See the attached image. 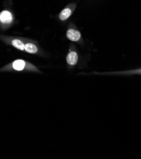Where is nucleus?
<instances>
[{
    "label": "nucleus",
    "instance_id": "nucleus-1",
    "mask_svg": "<svg viewBox=\"0 0 141 159\" xmlns=\"http://www.w3.org/2000/svg\"><path fill=\"white\" fill-rule=\"evenodd\" d=\"M67 36L69 40L76 42L81 39V34L79 31L75 30L73 29H70L67 31Z\"/></svg>",
    "mask_w": 141,
    "mask_h": 159
},
{
    "label": "nucleus",
    "instance_id": "nucleus-2",
    "mask_svg": "<svg viewBox=\"0 0 141 159\" xmlns=\"http://www.w3.org/2000/svg\"><path fill=\"white\" fill-rule=\"evenodd\" d=\"M11 67L14 70L22 71L27 67V63L22 60H17L12 63Z\"/></svg>",
    "mask_w": 141,
    "mask_h": 159
},
{
    "label": "nucleus",
    "instance_id": "nucleus-3",
    "mask_svg": "<svg viewBox=\"0 0 141 159\" xmlns=\"http://www.w3.org/2000/svg\"><path fill=\"white\" fill-rule=\"evenodd\" d=\"M0 20L2 23L8 24L12 20V15L8 11H3L0 14Z\"/></svg>",
    "mask_w": 141,
    "mask_h": 159
},
{
    "label": "nucleus",
    "instance_id": "nucleus-4",
    "mask_svg": "<svg viewBox=\"0 0 141 159\" xmlns=\"http://www.w3.org/2000/svg\"><path fill=\"white\" fill-rule=\"evenodd\" d=\"M78 61V55L75 52H70L67 55V61L70 66H75Z\"/></svg>",
    "mask_w": 141,
    "mask_h": 159
},
{
    "label": "nucleus",
    "instance_id": "nucleus-5",
    "mask_svg": "<svg viewBox=\"0 0 141 159\" xmlns=\"http://www.w3.org/2000/svg\"><path fill=\"white\" fill-rule=\"evenodd\" d=\"M25 51L27 53L34 54L36 53L38 51L36 45H34L33 43H27L25 44Z\"/></svg>",
    "mask_w": 141,
    "mask_h": 159
},
{
    "label": "nucleus",
    "instance_id": "nucleus-6",
    "mask_svg": "<svg viewBox=\"0 0 141 159\" xmlns=\"http://www.w3.org/2000/svg\"><path fill=\"white\" fill-rule=\"evenodd\" d=\"M11 45L20 51H25V44L18 39H14L11 41Z\"/></svg>",
    "mask_w": 141,
    "mask_h": 159
},
{
    "label": "nucleus",
    "instance_id": "nucleus-7",
    "mask_svg": "<svg viewBox=\"0 0 141 159\" xmlns=\"http://www.w3.org/2000/svg\"><path fill=\"white\" fill-rule=\"evenodd\" d=\"M71 14H72L71 10L69 8H65L61 11V12L59 15V18L61 20L64 21L70 17Z\"/></svg>",
    "mask_w": 141,
    "mask_h": 159
}]
</instances>
